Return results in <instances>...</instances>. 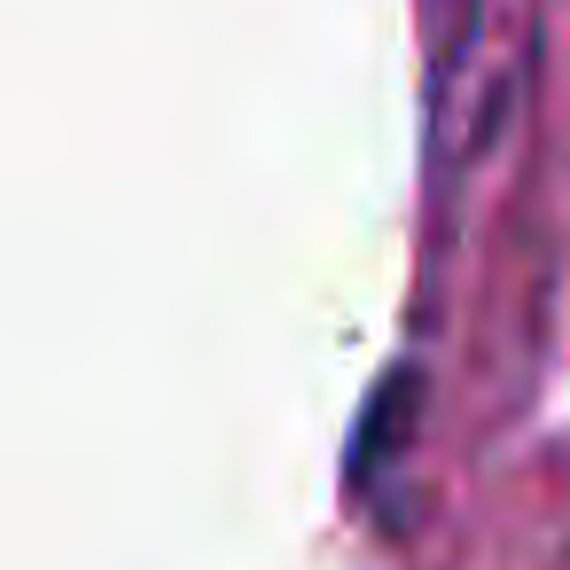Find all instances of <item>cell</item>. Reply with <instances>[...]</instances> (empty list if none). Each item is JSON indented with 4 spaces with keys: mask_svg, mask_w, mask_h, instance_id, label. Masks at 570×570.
<instances>
[{
    "mask_svg": "<svg viewBox=\"0 0 570 570\" xmlns=\"http://www.w3.org/2000/svg\"><path fill=\"white\" fill-rule=\"evenodd\" d=\"M414 406H422V375H414V367H391V375L367 391V414H360V430H352V484H367L383 461L406 453Z\"/></svg>",
    "mask_w": 570,
    "mask_h": 570,
    "instance_id": "6da1fadb",
    "label": "cell"
}]
</instances>
